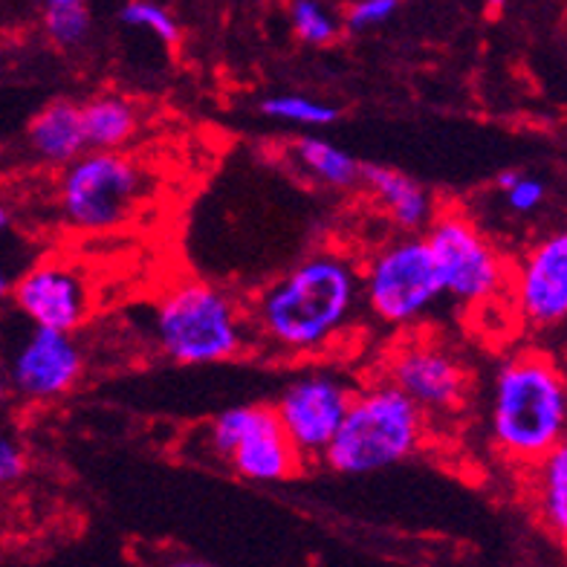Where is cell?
Returning a JSON list of instances; mask_svg holds the SVG:
<instances>
[{
	"mask_svg": "<svg viewBox=\"0 0 567 567\" xmlns=\"http://www.w3.org/2000/svg\"><path fill=\"white\" fill-rule=\"evenodd\" d=\"M359 310L357 258L321 249L284 269L247 301L252 348L281 359L324 357L351 337Z\"/></svg>",
	"mask_w": 567,
	"mask_h": 567,
	"instance_id": "6da1fadb",
	"label": "cell"
},
{
	"mask_svg": "<svg viewBox=\"0 0 567 567\" xmlns=\"http://www.w3.org/2000/svg\"><path fill=\"white\" fill-rule=\"evenodd\" d=\"M567 382L545 348L513 351L495 371L489 396V441L518 470L565 443Z\"/></svg>",
	"mask_w": 567,
	"mask_h": 567,
	"instance_id": "7a4b0ae2",
	"label": "cell"
},
{
	"mask_svg": "<svg viewBox=\"0 0 567 567\" xmlns=\"http://www.w3.org/2000/svg\"><path fill=\"white\" fill-rule=\"evenodd\" d=\"M151 337L177 365H217L252 351L247 305L203 278L165 287L151 313Z\"/></svg>",
	"mask_w": 567,
	"mask_h": 567,
	"instance_id": "3957f363",
	"label": "cell"
},
{
	"mask_svg": "<svg viewBox=\"0 0 567 567\" xmlns=\"http://www.w3.org/2000/svg\"><path fill=\"white\" fill-rule=\"evenodd\" d=\"M429 420L391 382H368L353 389L351 405L321 463L339 475H373L417 455Z\"/></svg>",
	"mask_w": 567,
	"mask_h": 567,
	"instance_id": "277c9868",
	"label": "cell"
},
{
	"mask_svg": "<svg viewBox=\"0 0 567 567\" xmlns=\"http://www.w3.org/2000/svg\"><path fill=\"white\" fill-rule=\"evenodd\" d=\"M148 192L145 168L125 151H84L61 168L55 209L79 235L116 231L142 209Z\"/></svg>",
	"mask_w": 567,
	"mask_h": 567,
	"instance_id": "5b68a950",
	"label": "cell"
},
{
	"mask_svg": "<svg viewBox=\"0 0 567 567\" xmlns=\"http://www.w3.org/2000/svg\"><path fill=\"white\" fill-rule=\"evenodd\" d=\"M423 238L437 264L443 296L463 307H489L507 296L509 261L470 212L437 209Z\"/></svg>",
	"mask_w": 567,
	"mask_h": 567,
	"instance_id": "8992f818",
	"label": "cell"
},
{
	"mask_svg": "<svg viewBox=\"0 0 567 567\" xmlns=\"http://www.w3.org/2000/svg\"><path fill=\"white\" fill-rule=\"evenodd\" d=\"M362 272V307L385 328H414L437 301L443 284L423 235H405L373 249Z\"/></svg>",
	"mask_w": 567,
	"mask_h": 567,
	"instance_id": "52a82bcc",
	"label": "cell"
},
{
	"mask_svg": "<svg viewBox=\"0 0 567 567\" xmlns=\"http://www.w3.org/2000/svg\"><path fill=\"white\" fill-rule=\"evenodd\" d=\"M206 449L238 478L284 484L307 470L272 405H235L206 425Z\"/></svg>",
	"mask_w": 567,
	"mask_h": 567,
	"instance_id": "ba28073f",
	"label": "cell"
},
{
	"mask_svg": "<svg viewBox=\"0 0 567 567\" xmlns=\"http://www.w3.org/2000/svg\"><path fill=\"white\" fill-rule=\"evenodd\" d=\"M382 380L403 391L411 403L432 417H452L470 400V368L437 337H414L396 342L385 357Z\"/></svg>",
	"mask_w": 567,
	"mask_h": 567,
	"instance_id": "9c48e42d",
	"label": "cell"
},
{
	"mask_svg": "<svg viewBox=\"0 0 567 567\" xmlns=\"http://www.w3.org/2000/svg\"><path fill=\"white\" fill-rule=\"evenodd\" d=\"M9 301L27 324L79 333L96 310L93 281L73 258L38 255L16 278Z\"/></svg>",
	"mask_w": 567,
	"mask_h": 567,
	"instance_id": "30bf717a",
	"label": "cell"
},
{
	"mask_svg": "<svg viewBox=\"0 0 567 567\" xmlns=\"http://www.w3.org/2000/svg\"><path fill=\"white\" fill-rule=\"evenodd\" d=\"M9 396L23 403H55L84 377V348L79 333H61L27 324L21 337L0 348Z\"/></svg>",
	"mask_w": 567,
	"mask_h": 567,
	"instance_id": "8fae6325",
	"label": "cell"
},
{
	"mask_svg": "<svg viewBox=\"0 0 567 567\" xmlns=\"http://www.w3.org/2000/svg\"><path fill=\"white\" fill-rule=\"evenodd\" d=\"M353 385L333 371H307L281 391L276 414L305 463H321L344 411L351 405Z\"/></svg>",
	"mask_w": 567,
	"mask_h": 567,
	"instance_id": "7c38bea8",
	"label": "cell"
},
{
	"mask_svg": "<svg viewBox=\"0 0 567 567\" xmlns=\"http://www.w3.org/2000/svg\"><path fill=\"white\" fill-rule=\"evenodd\" d=\"M507 296L527 330H556L567 319V235L553 231L509 264Z\"/></svg>",
	"mask_w": 567,
	"mask_h": 567,
	"instance_id": "4fadbf2b",
	"label": "cell"
},
{
	"mask_svg": "<svg viewBox=\"0 0 567 567\" xmlns=\"http://www.w3.org/2000/svg\"><path fill=\"white\" fill-rule=\"evenodd\" d=\"M362 183L373 203L405 235H423L425 226L432 224L437 203H434L432 192L420 186L409 174L385 168V165H362Z\"/></svg>",
	"mask_w": 567,
	"mask_h": 567,
	"instance_id": "5bb4252c",
	"label": "cell"
},
{
	"mask_svg": "<svg viewBox=\"0 0 567 567\" xmlns=\"http://www.w3.org/2000/svg\"><path fill=\"white\" fill-rule=\"evenodd\" d=\"M27 142L41 163L55 165V168H64L75 157H82L87 151L82 131V105L68 99H55L44 105L27 127Z\"/></svg>",
	"mask_w": 567,
	"mask_h": 567,
	"instance_id": "9a60e30c",
	"label": "cell"
},
{
	"mask_svg": "<svg viewBox=\"0 0 567 567\" xmlns=\"http://www.w3.org/2000/svg\"><path fill=\"white\" fill-rule=\"evenodd\" d=\"M82 131L90 151H122L140 131V107L120 93L90 99L82 105Z\"/></svg>",
	"mask_w": 567,
	"mask_h": 567,
	"instance_id": "2e32d148",
	"label": "cell"
},
{
	"mask_svg": "<svg viewBox=\"0 0 567 567\" xmlns=\"http://www.w3.org/2000/svg\"><path fill=\"white\" fill-rule=\"evenodd\" d=\"M530 475L533 509L545 530L556 538L567 533V449L565 443L547 452L542 461L527 466Z\"/></svg>",
	"mask_w": 567,
	"mask_h": 567,
	"instance_id": "e0dca14e",
	"label": "cell"
},
{
	"mask_svg": "<svg viewBox=\"0 0 567 567\" xmlns=\"http://www.w3.org/2000/svg\"><path fill=\"white\" fill-rule=\"evenodd\" d=\"M290 154L292 163L299 165L307 177L316 179L319 186L348 192V188L362 183V163L330 140L301 136V140L292 142Z\"/></svg>",
	"mask_w": 567,
	"mask_h": 567,
	"instance_id": "ac0fdd59",
	"label": "cell"
},
{
	"mask_svg": "<svg viewBox=\"0 0 567 567\" xmlns=\"http://www.w3.org/2000/svg\"><path fill=\"white\" fill-rule=\"evenodd\" d=\"M32 258L38 255L30 249V238L21 229V215H18L16 203L7 195H0V301L9 299L12 284Z\"/></svg>",
	"mask_w": 567,
	"mask_h": 567,
	"instance_id": "d6986e66",
	"label": "cell"
},
{
	"mask_svg": "<svg viewBox=\"0 0 567 567\" xmlns=\"http://www.w3.org/2000/svg\"><path fill=\"white\" fill-rule=\"evenodd\" d=\"M261 113L269 116V120L299 127H324L339 120V107L319 102L313 96H301V93H284V96L264 99Z\"/></svg>",
	"mask_w": 567,
	"mask_h": 567,
	"instance_id": "ffe728a7",
	"label": "cell"
},
{
	"mask_svg": "<svg viewBox=\"0 0 567 567\" xmlns=\"http://www.w3.org/2000/svg\"><path fill=\"white\" fill-rule=\"evenodd\" d=\"M44 32L61 50H75L82 47L90 35V12L82 0L79 3H64V7H47Z\"/></svg>",
	"mask_w": 567,
	"mask_h": 567,
	"instance_id": "44dd1931",
	"label": "cell"
},
{
	"mask_svg": "<svg viewBox=\"0 0 567 567\" xmlns=\"http://www.w3.org/2000/svg\"><path fill=\"white\" fill-rule=\"evenodd\" d=\"M120 18L122 23L134 27V30L151 32L165 47H174L179 41V23L157 0H127Z\"/></svg>",
	"mask_w": 567,
	"mask_h": 567,
	"instance_id": "7402d4cb",
	"label": "cell"
},
{
	"mask_svg": "<svg viewBox=\"0 0 567 567\" xmlns=\"http://www.w3.org/2000/svg\"><path fill=\"white\" fill-rule=\"evenodd\" d=\"M292 30L305 44L328 47L330 41H337L339 23L321 0H296L292 3Z\"/></svg>",
	"mask_w": 567,
	"mask_h": 567,
	"instance_id": "603a6c76",
	"label": "cell"
},
{
	"mask_svg": "<svg viewBox=\"0 0 567 567\" xmlns=\"http://www.w3.org/2000/svg\"><path fill=\"white\" fill-rule=\"evenodd\" d=\"M498 192L504 195L507 209L515 215H530L538 212L547 200V183L542 177H527L518 172L498 174Z\"/></svg>",
	"mask_w": 567,
	"mask_h": 567,
	"instance_id": "cb8c5ba5",
	"label": "cell"
},
{
	"mask_svg": "<svg viewBox=\"0 0 567 567\" xmlns=\"http://www.w3.org/2000/svg\"><path fill=\"white\" fill-rule=\"evenodd\" d=\"M396 9H400V0H357L348 12V27L353 32L373 30V27L391 21Z\"/></svg>",
	"mask_w": 567,
	"mask_h": 567,
	"instance_id": "d4e9b609",
	"label": "cell"
},
{
	"mask_svg": "<svg viewBox=\"0 0 567 567\" xmlns=\"http://www.w3.org/2000/svg\"><path fill=\"white\" fill-rule=\"evenodd\" d=\"M27 475V449L16 434L0 432V489Z\"/></svg>",
	"mask_w": 567,
	"mask_h": 567,
	"instance_id": "484cf974",
	"label": "cell"
},
{
	"mask_svg": "<svg viewBox=\"0 0 567 567\" xmlns=\"http://www.w3.org/2000/svg\"><path fill=\"white\" fill-rule=\"evenodd\" d=\"M9 403V382H7V368H3V357H0V405Z\"/></svg>",
	"mask_w": 567,
	"mask_h": 567,
	"instance_id": "4316f807",
	"label": "cell"
},
{
	"mask_svg": "<svg viewBox=\"0 0 567 567\" xmlns=\"http://www.w3.org/2000/svg\"><path fill=\"white\" fill-rule=\"evenodd\" d=\"M163 567H212V565H206V561L200 559H174V561H165Z\"/></svg>",
	"mask_w": 567,
	"mask_h": 567,
	"instance_id": "83f0119b",
	"label": "cell"
},
{
	"mask_svg": "<svg viewBox=\"0 0 567 567\" xmlns=\"http://www.w3.org/2000/svg\"><path fill=\"white\" fill-rule=\"evenodd\" d=\"M44 7H64V3H79V0H41Z\"/></svg>",
	"mask_w": 567,
	"mask_h": 567,
	"instance_id": "f1b7e54d",
	"label": "cell"
},
{
	"mask_svg": "<svg viewBox=\"0 0 567 567\" xmlns=\"http://www.w3.org/2000/svg\"><path fill=\"white\" fill-rule=\"evenodd\" d=\"M486 3H489V7H493V9H501V7H504V3H507V0H486Z\"/></svg>",
	"mask_w": 567,
	"mask_h": 567,
	"instance_id": "f546056e",
	"label": "cell"
}]
</instances>
